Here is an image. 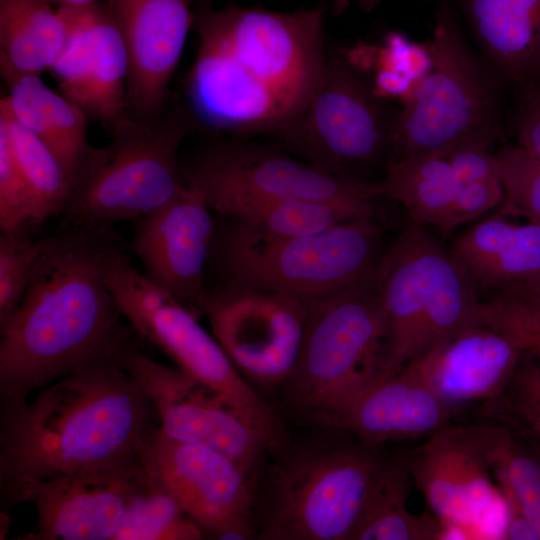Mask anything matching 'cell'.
Returning <instances> with one entry per match:
<instances>
[{"label":"cell","instance_id":"6da1fadb","mask_svg":"<svg viewBox=\"0 0 540 540\" xmlns=\"http://www.w3.org/2000/svg\"><path fill=\"white\" fill-rule=\"evenodd\" d=\"M36 392L30 401H0L1 498L29 481L142 466L159 418L116 351Z\"/></svg>","mask_w":540,"mask_h":540},{"label":"cell","instance_id":"7a4b0ae2","mask_svg":"<svg viewBox=\"0 0 540 540\" xmlns=\"http://www.w3.org/2000/svg\"><path fill=\"white\" fill-rule=\"evenodd\" d=\"M109 232L71 228L45 238L28 288L0 329V401L40 388L117 350L132 333L101 271Z\"/></svg>","mask_w":540,"mask_h":540},{"label":"cell","instance_id":"3957f363","mask_svg":"<svg viewBox=\"0 0 540 540\" xmlns=\"http://www.w3.org/2000/svg\"><path fill=\"white\" fill-rule=\"evenodd\" d=\"M257 502L261 540H350L381 456L351 434L277 450Z\"/></svg>","mask_w":540,"mask_h":540},{"label":"cell","instance_id":"277c9868","mask_svg":"<svg viewBox=\"0 0 540 540\" xmlns=\"http://www.w3.org/2000/svg\"><path fill=\"white\" fill-rule=\"evenodd\" d=\"M189 107L143 120L125 115L110 141L93 147L79 168L63 214L71 228L110 232L137 221L186 186L178 149L195 124Z\"/></svg>","mask_w":540,"mask_h":540},{"label":"cell","instance_id":"5b68a950","mask_svg":"<svg viewBox=\"0 0 540 540\" xmlns=\"http://www.w3.org/2000/svg\"><path fill=\"white\" fill-rule=\"evenodd\" d=\"M376 283L385 373L481 323L474 283L427 227L410 221L379 258Z\"/></svg>","mask_w":540,"mask_h":540},{"label":"cell","instance_id":"8992f818","mask_svg":"<svg viewBox=\"0 0 540 540\" xmlns=\"http://www.w3.org/2000/svg\"><path fill=\"white\" fill-rule=\"evenodd\" d=\"M376 265L348 287L310 301L299 356L283 386L291 408L315 423L387 374Z\"/></svg>","mask_w":540,"mask_h":540},{"label":"cell","instance_id":"52a82bcc","mask_svg":"<svg viewBox=\"0 0 540 540\" xmlns=\"http://www.w3.org/2000/svg\"><path fill=\"white\" fill-rule=\"evenodd\" d=\"M379 234L373 218L299 236L271 235L235 224L222 240L220 255L227 284L310 302L348 287L372 269L379 261Z\"/></svg>","mask_w":540,"mask_h":540},{"label":"cell","instance_id":"ba28073f","mask_svg":"<svg viewBox=\"0 0 540 540\" xmlns=\"http://www.w3.org/2000/svg\"><path fill=\"white\" fill-rule=\"evenodd\" d=\"M101 271L117 306L137 336L162 350L179 368L209 386L272 436L285 426L228 358L191 307L141 274L111 240Z\"/></svg>","mask_w":540,"mask_h":540},{"label":"cell","instance_id":"9c48e42d","mask_svg":"<svg viewBox=\"0 0 540 540\" xmlns=\"http://www.w3.org/2000/svg\"><path fill=\"white\" fill-rule=\"evenodd\" d=\"M427 46L432 68L392 121L391 159L443 154L468 137L497 133V88L448 6L439 11Z\"/></svg>","mask_w":540,"mask_h":540},{"label":"cell","instance_id":"30bf717a","mask_svg":"<svg viewBox=\"0 0 540 540\" xmlns=\"http://www.w3.org/2000/svg\"><path fill=\"white\" fill-rule=\"evenodd\" d=\"M376 97L346 54L327 53L305 105L278 135L293 153L317 168L362 179L359 171L391 151L392 121Z\"/></svg>","mask_w":540,"mask_h":540},{"label":"cell","instance_id":"8fae6325","mask_svg":"<svg viewBox=\"0 0 540 540\" xmlns=\"http://www.w3.org/2000/svg\"><path fill=\"white\" fill-rule=\"evenodd\" d=\"M323 15L317 7L293 12L228 7L201 14L196 28L199 39L223 49L275 90L295 118L326 63Z\"/></svg>","mask_w":540,"mask_h":540},{"label":"cell","instance_id":"7c38bea8","mask_svg":"<svg viewBox=\"0 0 540 540\" xmlns=\"http://www.w3.org/2000/svg\"><path fill=\"white\" fill-rule=\"evenodd\" d=\"M135 335L121 343L116 357L153 403L160 430L228 456L254 479L264 456L280 448L276 440L209 386L148 356Z\"/></svg>","mask_w":540,"mask_h":540},{"label":"cell","instance_id":"4fadbf2b","mask_svg":"<svg viewBox=\"0 0 540 540\" xmlns=\"http://www.w3.org/2000/svg\"><path fill=\"white\" fill-rule=\"evenodd\" d=\"M185 183L208 206L229 198H279L329 201L373 209L379 197L374 182L326 172L285 153L262 146H215L182 167Z\"/></svg>","mask_w":540,"mask_h":540},{"label":"cell","instance_id":"5bb4252c","mask_svg":"<svg viewBox=\"0 0 540 540\" xmlns=\"http://www.w3.org/2000/svg\"><path fill=\"white\" fill-rule=\"evenodd\" d=\"M309 301L227 284L199 306L240 374L265 389L283 386L301 349Z\"/></svg>","mask_w":540,"mask_h":540},{"label":"cell","instance_id":"9a60e30c","mask_svg":"<svg viewBox=\"0 0 540 540\" xmlns=\"http://www.w3.org/2000/svg\"><path fill=\"white\" fill-rule=\"evenodd\" d=\"M498 426L449 423L406 452L411 480L429 510L462 538H486L480 528L502 498L491 479Z\"/></svg>","mask_w":540,"mask_h":540},{"label":"cell","instance_id":"2e32d148","mask_svg":"<svg viewBox=\"0 0 540 540\" xmlns=\"http://www.w3.org/2000/svg\"><path fill=\"white\" fill-rule=\"evenodd\" d=\"M142 467L205 534L217 539L257 537L254 479L233 459L172 439L159 427L144 451Z\"/></svg>","mask_w":540,"mask_h":540},{"label":"cell","instance_id":"e0dca14e","mask_svg":"<svg viewBox=\"0 0 540 540\" xmlns=\"http://www.w3.org/2000/svg\"><path fill=\"white\" fill-rule=\"evenodd\" d=\"M141 467L29 481L1 498V512L21 503L33 504L37 523L21 538L25 540H114Z\"/></svg>","mask_w":540,"mask_h":540},{"label":"cell","instance_id":"ac0fdd59","mask_svg":"<svg viewBox=\"0 0 540 540\" xmlns=\"http://www.w3.org/2000/svg\"><path fill=\"white\" fill-rule=\"evenodd\" d=\"M203 196L187 184L135 223L131 248L155 284L199 312L210 293L204 269L214 224Z\"/></svg>","mask_w":540,"mask_h":540},{"label":"cell","instance_id":"d6986e66","mask_svg":"<svg viewBox=\"0 0 540 540\" xmlns=\"http://www.w3.org/2000/svg\"><path fill=\"white\" fill-rule=\"evenodd\" d=\"M128 58L126 114L158 118L194 22L189 0H106Z\"/></svg>","mask_w":540,"mask_h":540},{"label":"cell","instance_id":"ffe728a7","mask_svg":"<svg viewBox=\"0 0 540 540\" xmlns=\"http://www.w3.org/2000/svg\"><path fill=\"white\" fill-rule=\"evenodd\" d=\"M459 412L426 379L417 359L375 380L316 423L371 447L429 437Z\"/></svg>","mask_w":540,"mask_h":540},{"label":"cell","instance_id":"44dd1931","mask_svg":"<svg viewBox=\"0 0 540 540\" xmlns=\"http://www.w3.org/2000/svg\"><path fill=\"white\" fill-rule=\"evenodd\" d=\"M189 109L208 127L236 134H279L293 120L288 103L215 44L199 39L187 77Z\"/></svg>","mask_w":540,"mask_h":540},{"label":"cell","instance_id":"7402d4cb","mask_svg":"<svg viewBox=\"0 0 540 540\" xmlns=\"http://www.w3.org/2000/svg\"><path fill=\"white\" fill-rule=\"evenodd\" d=\"M380 196L400 203L410 221L449 233L502 203V181L469 182L458 179L442 154L390 159L381 180L374 182Z\"/></svg>","mask_w":540,"mask_h":540},{"label":"cell","instance_id":"603a6c76","mask_svg":"<svg viewBox=\"0 0 540 540\" xmlns=\"http://www.w3.org/2000/svg\"><path fill=\"white\" fill-rule=\"evenodd\" d=\"M521 355L505 336L479 323L416 359L437 394L460 412L499 395Z\"/></svg>","mask_w":540,"mask_h":540},{"label":"cell","instance_id":"cb8c5ba5","mask_svg":"<svg viewBox=\"0 0 540 540\" xmlns=\"http://www.w3.org/2000/svg\"><path fill=\"white\" fill-rule=\"evenodd\" d=\"M449 251L478 292H498L540 274V226L493 215L463 232Z\"/></svg>","mask_w":540,"mask_h":540},{"label":"cell","instance_id":"d4e9b609","mask_svg":"<svg viewBox=\"0 0 540 540\" xmlns=\"http://www.w3.org/2000/svg\"><path fill=\"white\" fill-rule=\"evenodd\" d=\"M485 54L504 77L519 85L540 64V0H461Z\"/></svg>","mask_w":540,"mask_h":540},{"label":"cell","instance_id":"484cf974","mask_svg":"<svg viewBox=\"0 0 540 540\" xmlns=\"http://www.w3.org/2000/svg\"><path fill=\"white\" fill-rule=\"evenodd\" d=\"M7 86L9 93L1 100L49 148L73 183L93 148L87 137L85 112L50 89L41 76H26Z\"/></svg>","mask_w":540,"mask_h":540},{"label":"cell","instance_id":"4316f807","mask_svg":"<svg viewBox=\"0 0 540 540\" xmlns=\"http://www.w3.org/2000/svg\"><path fill=\"white\" fill-rule=\"evenodd\" d=\"M411 482L406 452L381 453L350 540L448 539L446 525L430 510H408Z\"/></svg>","mask_w":540,"mask_h":540},{"label":"cell","instance_id":"83f0119b","mask_svg":"<svg viewBox=\"0 0 540 540\" xmlns=\"http://www.w3.org/2000/svg\"><path fill=\"white\" fill-rule=\"evenodd\" d=\"M48 0H0V72L7 85L50 71L66 28Z\"/></svg>","mask_w":540,"mask_h":540},{"label":"cell","instance_id":"f1b7e54d","mask_svg":"<svg viewBox=\"0 0 540 540\" xmlns=\"http://www.w3.org/2000/svg\"><path fill=\"white\" fill-rule=\"evenodd\" d=\"M497 426L493 471L506 507L503 539L540 540V443Z\"/></svg>","mask_w":540,"mask_h":540},{"label":"cell","instance_id":"f546056e","mask_svg":"<svg viewBox=\"0 0 540 540\" xmlns=\"http://www.w3.org/2000/svg\"><path fill=\"white\" fill-rule=\"evenodd\" d=\"M235 224L278 236L319 233L338 224L373 218V209L301 199L229 198L209 206Z\"/></svg>","mask_w":540,"mask_h":540},{"label":"cell","instance_id":"4dcf8cb0","mask_svg":"<svg viewBox=\"0 0 540 540\" xmlns=\"http://www.w3.org/2000/svg\"><path fill=\"white\" fill-rule=\"evenodd\" d=\"M94 31V56L81 109L88 118L111 126L126 115L128 58L105 3H97Z\"/></svg>","mask_w":540,"mask_h":540},{"label":"cell","instance_id":"1f68e13d","mask_svg":"<svg viewBox=\"0 0 540 540\" xmlns=\"http://www.w3.org/2000/svg\"><path fill=\"white\" fill-rule=\"evenodd\" d=\"M0 125L8 135L16 161L29 185L34 202V224L63 215L72 182L49 148L23 126L0 100Z\"/></svg>","mask_w":540,"mask_h":540},{"label":"cell","instance_id":"d6a6232c","mask_svg":"<svg viewBox=\"0 0 540 540\" xmlns=\"http://www.w3.org/2000/svg\"><path fill=\"white\" fill-rule=\"evenodd\" d=\"M205 533L141 467L114 540H199Z\"/></svg>","mask_w":540,"mask_h":540},{"label":"cell","instance_id":"836d02e7","mask_svg":"<svg viewBox=\"0 0 540 540\" xmlns=\"http://www.w3.org/2000/svg\"><path fill=\"white\" fill-rule=\"evenodd\" d=\"M478 416L540 443V361L522 353L504 389L482 402Z\"/></svg>","mask_w":540,"mask_h":540},{"label":"cell","instance_id":"e575fe53","mask_svg":"<svg viewBox=\"0 0 540 540\" xmlns=\"http://www.w3.org/2000/svg\"><path fill=\"white\" fill-rule=\"evenodd\" d=\"M97 3L57 9L66 28V40L50 71L59 92L80 108L94 56Z\"/></svg>","mask_w":540,"mask_h":540},{"label":"cell","instance_id":"d590c367","mask_svg":"<svg viewBox=\"0 0 540 540\" xmlns=\"http://www.w3.org/2000/svg\"><path fill=\"white\" fill-rule=\"evenodd\" d=\"M479 318L511 341L522 353L540 361V303L525 293L507 288L480 301Z\"/></svg>","mask_w":540,"mask_h":540},{"label":"cell","instance_id":"8d00e7d4","mask_svg":"<svg viewBox=\"0 0 540 540\" xmlns=\"http://www.w3.org/2000/svg\"><path fill=\"white\" fill-rule=\"evenodd\" d=\"M27 231L0 235V329L17 310L45 244V238L32 239Z\"/></svg>","mask_w":540,"mask_h":540},{"label":"cell","instance_id":"74e56055","mask_svg":"<svg viewBox=\"0 0 540 540\" xmlns=\"http://www.w3.org/2000/svg\"><path fill=\"white\" fill-rule=\"evenodd\" d=\"M497 158L504 188L497 214H520L540 226V160L519 146L501 148Z\"/></svg>","mask_w":540,"mask_h":540},{"label":"cell","instance_id":"f35d334b","mask_svg":"<svg viewBox=\"0 0 540 540\" xmlns=\"http://www.w3.org/2000/svg\"><path fill=\"white\" fill-rule=\"evenodd\" d=\"M34 224V202L16 161L5 128L0 125V228L11 233Z\"/></svg>","mask_w":540,"mask_h":540},{"label":"cell","instance_id":"ab89813d","mask_svg":"<svg viewBox=\"0 0 540 540\" xmlns=\"http://www.w3.org/2000/svg\"><path fill=\"white\" fill-rule=\"evenodd\" d=\"M493 139L489 135L471 136L442 155L462 182L502 181L497 153L492 150Z\"/></svg>","mask_w":540,"mask_h":540},{"label":"cell","instance_id":"60d3db41","mask_svg":"<svg viewBox=\"0 0 540 540\" xmlns=\"http://www.w3.org/2000/svg\"><path fill=\"white\" fill-rule=\"evenodd\" d=\"M373 65L388 68L410 78L416 85L432 68L428 46L410 42L399 33H390L381 47H373Z\"/></svg>","mask_w":540,"mask_h":540},{"label":"cell","instance_id":"b9f144b4","mask_svg":"<svg viewBox=\"0 0 540 540\" xmlns=\"http://www.w3.org/2000/svg\"><path fill=\"white\" fill-rule=\"evenodd\" d=\"M518 86L516 132L519 147L540 160V85L528 80Z\"/></svg>","mask_w":540,"mask_h":540},{"label":"cell","instance_id":"7bdbcfd3","mask_svg":"<svg viewBox=\"0 0 540 540\" xmlns=\"http://www.w3.org/2000/svg\"><path fill=\"white\" fill-rule=\"evenodd\" d=\"M416 84L406 75L388 68H377L372 91L376 96L406 101Z\"/></svg>","mask_w":540,"mask_h":540},{"label":"cell","instance_id":"ee69618b","mask_svg":"<svg viewBox=\"0 0 540 540\" xmlns=\"http://www.w3.org/2000/svg\"><path fill=\"white\" fill-rule=\"evenodd\" d=\"M511 288L525 293L540 303V274Z\"/></svg>","mask_w":540,"mask_h":540},{"label":"cell","instance_id":"f6af8a7d","mask_svg":"<svg viewBox=\"0 0 540 540\" xmlns=\"http://www.w3.org/2000/svg\"><path fill=\"white\" fill-rule=\"evenodd\" d=\"M49 2L58 3L60 6H81L93 3L97 0H48Z\"/></svg>","mask_w":540,"mask_h":540},{"label":"cell","instance_id":"bcb514c9","mask_svg":"<svg viewBox=\"0 0 540 540\" xmlns=\"http://www.w3.org/2000/svg\"><path fill=\"white\" fill-rule=\"evenodd\" d=\"M530 81H533V82L540 85V64H539L538 68L536 69L534 75L530 79Z\"/></svg>","mask_w":540,"mask_h":540}]
</instances>
